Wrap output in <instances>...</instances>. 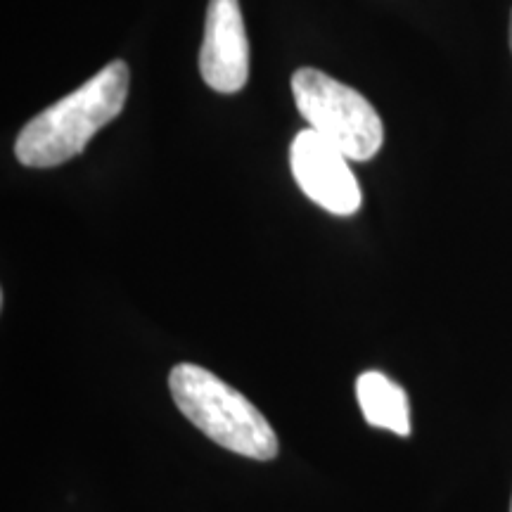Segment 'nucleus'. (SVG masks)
Wrapping results in <instances>:
<instances>
[{
  "instance_id": "obj_1",
  "label": "nucleus",
  "mask_w": 512,
  "mask_h": 512,
  "mask_svg": "<svg viewBox=\"0 0 512 512\" xmlns=\"http://www.w3.org/2000/svg\"><path fill=\"white\" fill-rule=\"evenodd\" d=\"M128 64L114 60L19 131L15 155L29 169H53L81 155L100 128L117 119L128 95Z\"/></svg>"
},
{
  "instance_id": "obj_2",
  "label": "nucleus",
  "mask_w": 512,
  "mask_h": 512,
  "mask_svg": "<svg viewBox=\"0 0 512 512\" xmlns=\"http://www.w3.org/2000/svg\"><path fill=\"white\" fill-rule=\"evenodd\" d=\"M176 408L211 441L242 458L273 460L278 437L252 401L195 363H178L169 375Z\"/></svg>"
},
{
  "instance_id": "obj_3",
  "label": "nucleus",
  "mask_w": 512,
  "mask_h": 512,
  "mask_svg": "<svg viewBox=\"0 0 512 512\" xmlns=\"http://www.w3.org/2000/svg\"><path fill=\"white\" fill-rule=\"evenodd\" d=\"M292 93L309 128L351 162H368L380 152L384 140L382 119L354 88L318 69L304 67L292 74Z\"/></svg>"
},
{
  "instance_id": "obj_4",
  "label": "nucleus",
  "mask_w": 512,
  "mask_h": 512,
  "mask_svg": "<svg viewBox=\"0 0 512 512\" xmlns=\"http://www.w3.org/2000/svg\"><path fill=\"white\" fill-rule=\"evenodd\" d=\"M292 176L311 202L335 216H351L361 209V188L349 157L320 138L313 128L299 131L290 145Z\"/></svg>"
},
{
  "instance_id": "obj_5",
  "label": "nucleus",
  "mask_w": 512,
  "mask_h": 512,
  "mask_svg": "<svg viewBox=\"0 0 512 512\" xmlns=\"http://www.w3.org/2000/svg\"><path fill=\"white\" fill-rule=\"evenodd\" d=\"M200 74L219 93H238L249 76V43L240 0H209Z\"/></svg>"
},
{
  "instance_id": "obj_6",
  "label": "nucleus",
  "mask_w": 512,
  "mask_h": 512,
  "mask_svg": "<svg viewBox=\"0 0 512 512\" xmlns=\"http://www.w3.org/2000/svg\"><path fill=\"white\" fill-rule=\"evenodd\" d=\"M356 399L368 425L389 430L399 434V437L411 434L408 394L394 380H389L387 375L377 373V370H368V373L358 375Z\"/></svg>"
},
{
  "instance_id": "obj_7",
  "label": "nucleus",
  "mask_w": 512,
  "mask_h": 512,
  "mask_svg": "<svg viewBox=\"0 0 512 512\" xmlns=\"http://www.w3.org/2000/svg\"><path fill=\"white\" fill-rule=\"evenodd\" d=\"M510 50H512V17H510Z\"/></svg>"
},
{
  "instance_id": "obj_8",
  "label": "nucleus",
  "mask_w": 512,
  "mask_h": 512,
  "mask_svg": "<svg viewBox=\"0 0 512 512\" xmlns=\"http://www.w3.org/2000/svg\"><path fill=\"white\" fill-rule=\"evenodd\" d=\"M510 512H512V505H510Z\"/></svg>"
}]
</instances>
